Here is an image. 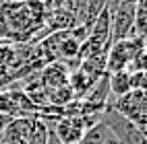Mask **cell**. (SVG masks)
Instances as JSON below:
<instances>
[{"mask_svg": "<svg viewBox=\"0 0 147 144\" xmlns=\"http://www.w3.org/2000/svg\"><path fill=\"white\" fill-rule=\"evenodd\" d=\"M31 119L33 117H13L4 126L0 134V142L2 144H27L29 140V130H31Z\"/></svg>", "mask_w": 147, "mask_h": 144, "instance_id": "5", "label": "cell"}, {"mask_svg": "<svg viewBox=\"0 0 147 144\" xmlns=\"http://www.w3.org/2000/svg\"><path fill=\"white\" fill-rule=\"evenodd\" d=\"M68 74H71V68H68L64 62L54 60V62H48V64L42 66L40 80H42V84L48 91H52V89H56V86L68 84Z\"/></svg>", "mask_w": 147, "mask_h": 144, "instance_id": "6", "label": "cell"}, {"mask_svg": "<svg viewBox=\"0 0 147 144\" xmlns=\"http://www.w3.org/2000/svg\"><path fill=\"white\" fill-rule=\"evenodd\" d=\"M145 47L143 39H137V37H129V39L122 41H114L108 47L106 54V72H118V70H126L129 68L131 60L135 58L137 52H141Z\"/></svg>", "mask_w": 147, "mask_h": 144, "instance_id": "2", "label": "cell"}, {"mask_svg": "<svg viewBox=\"0 0 147 144\" xmlns=\"http://www.w3.org/2000/svg\"><path fill=\"white\" fill-rule=\"evenodd\" d=\"M0 144H2V142H0Z\"/></svg>", "mask_w": 147, "mask_h": 144, "instance_id": "17", "label": "cell"}, {"mask_svg": "<svg viewBox=\"0 0 147 144\" xmlns=\"http://www.w3.org/2000/svg\"><path fill=\"white\" fill-rule=\"evenodd\" d=\"M108 78H110V93L114 95L116 99L133 91V84H131V72H129V70L108 72Z\"/></svg>", "mask_w": 147, "mask_h": 144, "instance_id": "8", "label": "cell"}, {"mask_svg": "<svg viewBox=\"0 0 147 144\" xmlns=\"http://www.w3.org/2000/svg\"><path fill=\"white\" fill-rule=\"evenodd\" d=\"M133 37L147 41V0H137V4H135ZM145 45H147V43H145Z\"/></svg>", "mask_w": 147, "mask_h": 144, "instance_id": "9", "label": "cell"}, {"mask_svg": "<svg viewBox=\"0 0 147 144\" xmlns=\"http://www.w3.org/2000/svg\"><path fill=\"white\" fill-rule=\"evenodd\" d=\"M126 70H129V72H145L147 70V45L143 47L141 52L135 54V58L131 60V64H129Z\"/></svg>", "mask_w": 147, "mask_h": 144, "instance_id": "12", "label": "cell"}, {"mask_svg": "<svg viewBox=\"0 0 147 144\" xmlns=\"http://www.w3.org/2000/svg\"><path fill=\"white\" fill-rule=\"evenodd\" d=\"M145 43H147V41H145Z\"/></svg>", "mask_w": 147, "mask_h": 144, "instance_id": "18", "label": "cell"}, {"mask_svg": "<svg viewBox=\"0 0 147 144\" xmlns=\"http://www.w3.org/2000/svg\"><path fill=\"white\" fill-rule=\"evenodd\" d=\"M102 121L110 128L112 136L120 144H147L145 132L131 119H126L122 113H118L112 105H106V109L102 111Z\"/></svg>", "mask_w": 147, "mask_h": 144, "instance_id": "1", "label": "cell"}, {"mask_svg": "<svg viewBox=\"0 0 147 144\" xmlns=\"http://www.w3.org/2000/svg\"><path fill=\"white\" fill-rule=\"evenodd\" d=\"M133 23H135V4L120 2L118 8L110 17V37L114 41H122L133 37Z\"/></svg>", "mask_w": 147, "mask_h": 144, "instance_id": "4", "label": "cell"}, {"mask_svg": "<svg viewBox=\"0 0 147 144\" xmlns=\"http://www.w3.org/2000/svg\"><path fill=\"white\" fill-rule=\"evenodd\" d=\"M15 60V45L11 41H0V66L11 68Z\"/></svg>", "mask_w": 147, "mask_h": 144, "instance_id": "11", "label": "cell"}, {"mask_svg": "<svg viewBox=\"0 0 147 144\" xmlns=\"http://www.w3.org/2000/svg\"><path fill=\"white\" fill-rule=\"evenodd\" d=\"M112 107L122 113L126 119H131L139 128L147 126V93L145 91H131L116 99Z\"/></svg>", "mask_w": 147, "mask_h": 144, "instance_id": "3", "label": "cell"}, {"mask_svg": "<svg viewBox=\"0 0 147 144\" xmlns=\"http://www.w3.org/2000/svg\"><path fill=\"white\" fill-rule=\"evenodd\" d=\"M21 78H19V72L15 70H8V68H4V66H0V91H6L11 84H15V82H19Z\"/></svg>", "mask_w": 147, "mask_h": 144, "instance_id": "13", "label": "cell"}, {"mask_svg": "<svg viewBox=\"0 0 147 144\" xmlns=\"http://www.w3.org/2000/svg\"><path fill=\"white\" fill-rule=\"evenodd\" d=\"M6 2H21V0H0V4H6Z\"/></svg>", "mask_w": 147, "mask_h": 144, "instance_id": "15", "label": "cell"}, {"mask_svg": "<svg viewBox=\"0 0 147 144\" xmlns=\"http://www.w3.org/2000/svg\"><path fill=\"white\" fill-rule=\"evenodd\" d=\"M110 138H112L110 128H108L106 123L100 119L97 123H93L91 128L85 130V134L81 136V140L77 142V144H106Z\"/></svg>", "mask_w": 147, "mask_h": 144, "instance_id": "7", "label": "cell"}, {"mask_svg": "<svg viewBox=\"0 0 147 144\" xmlns=\"http://www.w3.org/2000/svg\"><path fill=\"white\" fill-rule=\"evenodd\" d=\"M122 2H129V4H137V0H122Z\"/></svg>", "mask_w": 147, "mask_h": 144, "instance_id": "16", "label": "cell"}, {"mask_svg": "<svg viewBox=\"0 0 147 144\" xmlns=\"http://www.w3.org/2000/svg\"><path fill=\"white\" fill-rule=\"evenodd\" d=\"M106 144H120V142H118V140H116V138H114V136H112V138H110V140H108V142H106Z\"/></svg>", "mask_w": 147, "mask_h": 144, "instance_id": "14", "label": "cell"}, {"mask_svg": "<svg viewBox=\"0 0 147 144\" xmlns=\"http://www.w3.org/2000/svg\"><path fill=\"white\" fill-rule=\"evenodd\" d=\"M48 138H50V128H48V121H44L42 117L31 119V130H29V140L27 144H48Z\"/></svg>", "mask_w": 147, "mask_h": 144, "instance_id": "10", "label": "cell"}]
</instances>
